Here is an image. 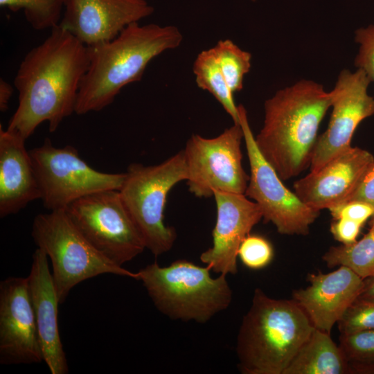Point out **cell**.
I'll return each mask as SVG.
<instances>
[{"instance_id":"6da1fadb","label":"cell","mask_w":374,"mask_h":374,"mask_svg":"<svg viewBox=\"0 0 374 374\" xmlns=\"http://www.w3.org/2000/svg\"><path fill=\"white\" fill-rule=\"evenodd\" d=\"M89 64V47L60 25L21 60L14 79L18 106L7 130L26 140L42 123L50 132L75 113L81 80Z\"/></svg>"},{"instance_id":"7a4b0ae2","label":"cell","mask_w":374,"mask_h":374,"mask_svg":"<svg viewBox=\"0 0 374 374\" xmlns=\"http://www.w3.org/2000/svg\"><path fill=\"white\" fill-rule=\"evenodd\" d=\"M331 104L330 92L306 79L265 101L263 125L255 141L282 180L298 176L310 165L319 125Z\"/></svg>"},{"instance_id":"3957f363","label":"cell","mask_w":374,"mask_h":374,"mask_svg":"<svg viewBox=\"0 0 374 374\" xmlns=\"http://www.w3.org/2000/svg\"><path fill=\"white\" fill-rule=\"evenodd\" d=\"M182 40L175 26L134 22L112 40L89 47V64L80 84L75 113L83 115L109 105L123 87L141 80L152 60L177 48Z\"/></svg>"},{"instance_id":"277c9868","label":"cell","mask_w":374,"mask_h":374,"mask_svg":"<svg viewBox=\"0 0 374 374\" xmlns=\"http://www.w3.org/2000/svg\"><path fill=\"white\" fill-rule=\"evenodd\" d=\"M314 327L292 299H276L255 290L236 341L244 374H283Z\"/></svg>"},{"instance_id":"5b68a950","label":"cell","mask_w":374,"mask_h":374,"mask_svg":"<svg viewBox=\"0 0 374 374\" xmlns=\"http://www.w3.org/2000/svg\"><path fill=\"white\" fill-rule=\"evenodd\" d=\"M184 259L161 267L157 262L138 272L157 310L173 320L206 323L230 305L233 293L226 275Z\"/></svg>"},{"instance_id":"8992f818","label":"cell","mask_w":374,"mask_h":374,"mask_svg":"<svg viewBox=\"0 0 374 374\" xmlns=\"http://www.w3.org/2000/svg\"><path fill=\"white\" fill-rule=\"evenodd\" d=\"M187 175L183 150L157 165L132 163L125 172L119 190L122 201L145 248L155 256L170 251L176 240L175 228L164 223V211L168 193Z\"/></svg>"},{"instance_id":"52a82bcc","label":"cell","mask_w":374,"mask_h":374,"mask_svg":"<svg viewBox=\"0 0 374 374\" xmlns=\"http://www.w3.org/2000/svg\"><path fill=\"white\" fill-rule=\"evenodd\" d=\"M32 237L37 248L46 253L52 265V278L60 303L80 283L111 274L139 279L132 272L100 253L72 222L65 210L35 216Z\"/></svg>"},{"instance_id":"ba28073f","label":"cell","mask_w":374,"mask_h":374,"mask_svg":"<svg viewBox=\"0 0 374 374\" xmlns=\"http://www.w3.org/2000/svg\"><path fill=\"white\" fill-rule=\"evenodd\" d=\"M40 199L49 211L66 210L75 201L106 190H119L125 173H107L91 168L71 145L57 148L46 138L29 151Z\"/></svg>"},{"instance_id":"9c48e42d","label":"cell","mask_w":374,"mask_h":374,"mask_svg":"<svg viewBox=\"0 0 374 374\" xmlns=\"http://www.w3.org/2000/svg\"><path fill=\"white\" fill-rule=\"evenodd\" d=\"M65 211L91 245L118 265L123 266L145 249L119 190L90 194L75 201Z\"/></svg>"},{"instance_id":"30bf717a","label":"cell","mask_w":374,"mask_h":374,"mask_svg":"<svg viewBox=\"0 0 374 374\" xmlns=\"http://www.w3.org/2000/svg\"><path fill=\"white\" fill-rule=\"evenodd\" d=\"M240 124L226 128L217 136L193 134L183 150L189 191L199 198L213 196L214 191L244 194L249 176L242 163Z\"/></svg>"},{"instance_id":"8fae6325","label":"cell","mask_w":374,"mask_h":374,"mask_svg":"<svg viewBox=\"0 0 374 374\" xmlns=\"http://www.w3.org/2000/svg\"><path fill=\"white\" fill-rule=\"evenodd\" d=\"M238 110L250 166L244 195L258 205L264 220L271 222L280 234L308 235L320 211L306 205L285 186L259 151L244 107L239 105Z\"/></svg>"},{"instance_id":"7c38bea8","label":"cell","mask_w":374,"mask_h":374,"mask_svg":"<svg viewBox=\"0 0 374 374\" xmlns=\"http://www.w3.org/2000/svg\"><path fill=\"white\" fill-rule=\"evenodd\" d=\"M371 83L359 69H344L337 76L332 98V113L327 129L318 136L310 161V171L320 168L330 159L351 147L358 125L374 115V97L368 89Z\"/></svg>"},{"instance_id":"4fadbf2b","label":"cell","mask_w":374,"mask_h":374,"mask_svg":"<svg viewBox=\"0 0 374 374\" xmlns=\"http://www.w3.org/2000/svg\"><path fill=\"white\" fill-rule=\"evenodd\" d=\"M42 361L27 277H8L0 283V363Z\"/></svg>"},{"instance_id":"5bb4252c","label":"cell","mask_w":374,"mask_h":374,"mask_svg":"<svg viewBox=\"0 0 374 374\" xmlns=\"http://www.w3.org/2000/svg\"><path fill=\"white\" fill-rule=\"evenodd\" d=\"M64 9L59 25L88 47L112 40L154 12L145 0H65Z\"/></svg>"},{"instance_id":"9a60e30c","label":"cell","mask_w":374,"mask_h":374,"mask_svg":"<svg viewBox=\"0 0 374 374\" xmlns=\"http://www.w3.org/2000/svg\"><path fill=\"white\" fill-rule=\"evenodd\" d=\"M373 163L372 153L351 146L296 181L294 192L308 206L329 210L350 199Z\"/></svg>"},{"instance_id":"2e32d148","label":"cell","mask_w":374,"mask_h":374,"mask_svg":"<svg viewBox=\"0 0 374 374\" xmlns=\"http://www.w3.org/2000/svg\"><path fill=\"white\" fill-rule=\"evenodd\" d=\"M213 197L217 208L213 244L202 253L200 260L216 274H235L240 244L262 218V213L244 194L216 190Z\"/></svg>"},{"instance_id":"e0dca14e","label":"cell","mask_w":374,"mask_h":374,"mask_svg":"<svg viewBox=\"0 0 374 374\" xmlns=\"http://www.w3.org/2000/svg\"><path fill=\"white\" fill-rule=\"evenodd\" d=\"M310 285L294 290L292 299L313 326L330 334L347 308L360 295L364 279L350 268L339 266L334 271L309 274Z\"/></svg>"},{"instance_id":"ac0fdd59","label":"cell","mask_w":374,"mask_h":374,"mask_svg":"<svg viewBox=\"0 0 374 374\" xmlns=\"http://www.w3.org/2000/svg\"><path fill=\"white\" fill-rule=\"evenodd\" d=\"M27 280L44 362L52 374H66L69 367L58 326L60 303L49 269L48 257L42 249L37 248L33 255Z\"/></svg>"},{"instance_id":"d6986e66","label":"cell","mask_w":374,"mask_h":374,"mask_svg":"<svg viewBox=\"0 0 374 374\" xmlns=\"http://www.w3.org/2000/svg\"><path fill=\"white\" fill-rule=\"evenodd\" d=\"M26 139L0 126V217L17 213L40 199V192Z\"/></svg>"},{"instance_id":"ffe728a7","label":"cell","mask_w":374,"mask_h":374,"mask_svg":"<svg viewBox=\"0 0 374 374\" xmlns=\"http://www.w3.org/2000/svg\"><path fill=\"white\" fill-rule=\"evenodd\" d=\"M283 374H350V367L330 334L314 328Z\"/></svg>"},{"instance_id":"44dd1931","label":"cell","mask_w":374,"mask_h":374,"mask_svg":"<svg viewBox=\"0 0 374 374\" xmlns=\"http://www.w3.org/2000/svg\"><path fill=\"white\" fill-rule=\"evenodd\" d=\"M193 71L197 87L212 94L233 123L240 124L238 105L235 103L233 93L225 80L213 48L204 50L197 55Z\"/></svg>"},{"instance_id":"7402d4cb","label":"cell","mask_w":374,"mask_h":374,"mask_svg":"<svg viewBox=\"0 0 374 374\" xmlns=\"http://www.w3.org/2000/svg\"><path fill=\"white\" fill-rule=\"evenodd\" d=\"M330 267L345 266L363 279L374 276V226L359 240L331 247L322 256Z\"/></svg>"},{"instance_id":"603a6c76","label":"cell","mask_w":374,"mask_h":374,"mask_svg":"<svg viewBox=\"0 0 374 374\" xmlns=\"http://www.w3.org/2000/svg\"><path fill=\"white\" fill-rule=\"evenodd\" d=\"M213 48L229 88L233 93L240 91L251 69V54L228 39L218 41Z\"/></svg>"},{"instance_id":"cb8c5ba5","label":"cell","mask_w":374,"mask_h":374,"mask_svg":"<svg viewBox=\"0 0 374 374\" xmlns=\"http://www.w3.org/2000/svg\"><path fill=\"white\" fill-rule=\"evenodd\" d=\"M64 2L65 0H0V6L12 12L23 10L33 28L43 30L59 25Z\"/></svg>"},{"instance_id":"d4e9b609","label":"cell","mask_w":374,"mask_h":374,"mask_svg":"<svg viewBox=\"0 0 374 374\" xmlns=\"http://www.w3.org/2000/svg\"><path fill=\"white\" fill-rule=\"evenodd\" d=\"M339 346L349 364L374 362V329L341 335Z\"/></svg>"},{"instance_id":"484cf974","label":"cell","mask_w":374,"mask_h":374,"mask_svg":"<svg viewBox=\"0 0 374 374\" xmlns=\"http://www.w3.org/2000/svg\"><path fill=\"white\" fill-rule=\"evenodd\" d=\"M337 323L341 335L374 329V299L358 296Z\"/></svg>"},{"instance_id":"4316f807","label":"cell","mask_w":374,"mask_h":374,"mask_svg":"<svg viewBox=\"0 0 374 374\" xmlns=\"http://www.w3.org/2000/svg\"><path fill=\"white\" fill-rule=\"evenodd\" d=\"M238 256L247 267L260 269L271 262L274 249L271 244L264 237L249 233L240 244Z\"/></svg>"},{"instance_id":"83f0119b","label":"cell","mask_w":374,"mask_h":374,"mask_svg":"<svg viewBox=\"0 0 374 374\" xmlns=\"http://www.w3.org/2000/svg\"><path fill=\"white\" fill-rule=\"evenodd\" d=\"M354 40L358 45L354 65L362 69L374 84V24L356 29Z\"/></svg>"},{"instance_id":"f1b7e54d","label":"cell","mask_w":374,"mask_h":374,"mask_svg":"<svg viewBox=\"0 0 374 374\" xmlns=\"http://www.w3.org/2000/svg\"><path fill=\"white\" fill-rule=\"evenodd\" d=\"M333 219L346 218L364 224L374 215V206L364 202L350 200L329 209Z\"/></svg>"},{"instance_id":"f546056e","label":"cell","mask_w":374,"mask_h":374,"mask_svg":"<svg viewBox=\"0 0 374 374\" xmlns=\"http://www.w3.org/2000/svg\"><path fill=\"white\" fill-rule=\"evenodd\" d=\"M362 226V224L349 219H335L330 225V232L342 244H350L357 241Z\"/></svg>"},{"instance_id":"4dcf8cb0","label":"cell","mask_w":374,"mask_h":374,"mask_svg":"<svg viewBox=\"0 0 374 374\" xmlns=\"http://www.w3.org/2000/svg\"><path fill=\"white\" fill-rule=\"evenodd\" d=\"M350 200L364 202L374 206V163L348 201Z\"/></svg>"},{"instance_id":"1f68e13d","label":"cell","mask_w":374,"mask_h":374,"mask_svg":"<svg viewBox=\"0 0 374 374\" xmlns=\"http://www.w3.org/2000/svg\"><path fill=\"white\" fill-rule=\"evenodd\" d=\"M13 93V87L4 79H0V110L6 112Z\"/></svg>"},{"instance_id":"d6a6232c","label":"cell","mask_w":374,"mask_h":374,"mask_svg":"<svg viewBox=\"0 0 374 374\" xmlns=\"http://www.w3.org/2000/svg\"><path fill=\"white\" fill-rule=\"evenodd\" d=\"M350 374H374V362L350 366Z\"/></svg>"},{"instance_id":"836d02e7","label":"cell","mask_w":374,"mask_h":374,"mask_svg":"<svg viewBox=\"0 0 374 374\" xmlns=\"http://www.w3.org/2000/svg\"><path fill=\"white\" fill-rule=\"evenodd\" d=\"M359 296L374 299V276L364 279V286Z\"/></svg>"},{"instance_id":"e575fe53","label":"cell","mask_w":374,"mask_h":374,"mask_svg":"<svg viewBox=\"0 0 374 374\" xmlns=\"http://www.w3.org/2000/svg\"><path fill=\"white\" fill-rule=\"evenodd\" d=\"M370 226H374V215L371 217V220L370 222Z\"/></svg>"},{"instance_id":"d590c367","label":"cell","mask_w":374,"mask_h":374,"mask_svg":"<svg viewBox=\"0 0 374 374\" xmlns=\"http://www.w3.org/2000/svg\"><path fill=\"white\" fill-rule=\"evenodd\" d=\"M250 1H253V2H255V1H256L257 0H250Z\"/></svg>"}]
</instances>
